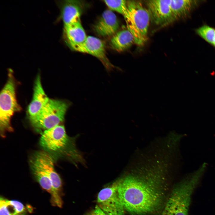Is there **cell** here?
<instances>
[{
	"instance_id": "obj_16",
	"label": "cell",
	"mask_w": 215,
	"mask_h": 215,
	"mask_svg": "<svg viewBox=\"0 0 215 215\" xmlns=\"http://www.w3.org/2000/svg\"><path fill=\"white\" fill-rule=\"evenodd\" d=\"M198 1L171 0V22L187 15L197 4Z\"/></svg>"
},
{
	"instance_id": "obj_8",
	"label": "cell",
	"mask_w": 215,
	"mask_h": 215,
	"mask_svg": "<svg viewBox=\"0 0 215 215\" xmlns=\"http://www.w3.org/2000/svg\"><path fill=\"white\" fill-rule=\"evenodd\" d=\"M71 49L74 51L87 53L96 57L102 62L108 72L112 70L115 68L106 56L104 43L96 37L87 36L83 43Z\"/></svg>"
},
{
	"instance_id": "obj_9",
	"label": "cell",
	"mask_w": 215,
	"mask_h": 215,
	"mask_svg": "<svg viewBox=\"0 0 215 215\" xmlns=\"http://www.w3.org/2000/svg\"><path fill=\"white\" fill-rule=\"evenodd\" d=\"M171 0H150L146 1L150 19L156 24L164 26L171 23Z\"/></svg>"
},
{
	"instance_id": "obj_19",
	"label": "cell",
	"mask_w": 215,
	"mask_h": 215,
	"mask_svg": "<svg viewBox=\"0 0 215 215\" xmlns=\"http://www.w3.org/2000/svg\"><path fill=\"white\" fill-rule=\"evenodd\" d=\"M196 32L205 40L214 46L215 29L208 25H205L197 29Z\"/></svg>"
},
{
	"instance_id": "obj_2",
	"label": "cell",
	"mask_w": 215,
	"mask_h": 215,
	"mask_svg": "<svg viewBox=\"0 0 215 215\" xmlns=\"http://www.w3.org/2000/svg\"><path fill=\"white\" fill-rule=\"evenodd\" d=\"M203 163L196 171L177 184L170 192L162 215H188L191 196L207 168Z\"/></svg>"
},
{
	"instance_id": "obj_13",
	"label": "cell",
	"mask_w": 215,
	"mask_h": 215,
	"mask_svg": "<svg viewBox=\"0 0 215 215\" xmlns=\"http://www.w3.org/2000/svg\"><path fill=\"white\" fill-rule=\"evenodd\" d=\"M42 164L46 174L51 180L54 188L59 193L62 187L61 179L55 170L52 157L43 151L35 153Z\"/></svg>"
},
{
	"instance_id": "obj_11",
	"label": "cell",
	"mask_w": 215,
	"mask_h": 215,
	"mask_svg": "<svg viewBox=\"0 0 215 215\" xmlns=\"http://www.w3.org/2000/svg\"><path fill=\"white\" fill-rule=\"evenodd\" d=\"M42 87L39 74L35 81L32 99L27 110L29 119L36 115L45 105L49 99Z\"/></svg>"
},
{
	"instance_id": "obj_6",
	"label": "cell",
	"mask_w": 215,
	"mask_h": 215,
	"mask_svg": "<svg viewBox=\"0 0 215 215\" xmlns=\"http://www.w3.org/2000/svg\"><path fill=\"white\" fill-rule=\"evenodd\" d=\"M40 143L44 149L52 151H57L66 148L78 150L74 139L70 138L67 135L63 125H59L45 130L41 137Z\"/></svg>"
},
{
	"instance_id": "obj_12",
	"label": "cell",
	"mask_w": 215,
	"mask_h": 215,
	"mask_svg": "<svg viewBox=\"0 0 215 215\" xmlns=\"http://www.w3.org/2000/svg\"><path fill=\"white\" fill-rule=\"evenodd\" d=\"M64 32L65 41L71 48L83 43L87 37L80 20L64 26Z\"/></svg>"
},
{
	"instance_id": "obj_15",
	"label": "cell",
	"mask_w": 215,
	"mask_h": 215,
	"mask_svg": "<svg viewBox=\"0 0 215 215\" xmlns=\"http://www.w3.org/2000/svg\"><path fill=\"white\" fill-rule=\"evenodd\" d=\"M135 43L133 36L128 29L117 32L112 36L110 46L114 50L121 52L128 49Z\"/></svg>"
},
{
	"instance_id": "obj_18",
	"label": "cell",
	"mask_w": 215,
	"mask_h": 215,
	"mask_svg": "<svg viewBox=\"0 0 215 215\" xmlns=\"http://www.w3.org/2000/svg\"><path fill=\"white\" fill-rule=\"evenodd\" d=\"M109 10L116 11L123 16L127 14L128 10L127 1L124 0H104Z\"/></svg>"
},
{
	"instance_id": "obj_1",
	"label": "cell",
	"mask_w": 215,
	"mask_h": 215,
	"mask_svg": "<svg viewBox=\"0 0 215 215\" xmlns=\"http://www.w3.org/2000/svg\"><path fill=\"white\" fill-rule=\"evenodd\" d=\"M165 158L133 169L117 180L125 211L131 215L162 213L169 194L168 163Z\"/></svg>"
},
{
	"instance_id": "obj_14",
	"label": "cell",
	"mask_w": 215,
	"mask_h": 215,
	"mask_svg": "<svg viewBox=\"0 0 215 215\" xmlns=\"http://www.w3.org/2000/svg\"><path fill=\"white\" fill-rule=\"evenodd\" d=\"M61 14L64 26L69 25L80 20L82 8L79 1H64L61 4Z\"/></svg>"
},
{
	"instance_id": "obj_3",
	"label": "cell",
	"mask_w": 215,
	"mask_h": 215,
	"mask_svg": "<svg viewBox=\"0 0 215 215\" xmlns=\"http://www.w3.org/2000/svg\"><path fill=\"white\" fill-rule=\"evenodd\" d=\"M127 13L124 17L127 29L134 38L137 45H143L148 39V32L150 19L148 9L138 1H127Z\"/></svg>"
},
{
	"instance_id": "obj_10",
	"label": "cell",
	"mask_w": 215,
	"mask_h": 215,
	"mask_svg": "<svg viewBox=\"0 0 215 215\" xmlns=\"http://www.w3.org/2000/svg\"><path fill=\"white\" fill-rule=\"evenodd\" d=\"M119 27L116 16L110 10H105L94 26L96 33L102 37L113 36L116 32Z\"/></svg>"
},
{
	"instance_id": "obj_4",
	"label": "cell",
	"mask_w": 215,
	"mask_h": 215,
	"mask_svg": "<svg viewBox=\"0 0 215 215\" xmlns=\"http://www.w3.org/2000/svg\"><path fill=\"white\" fill-rule=\"evenodd\" d=\"M70 105L67 101L50 99L40 112L30 120L36 128L45 130L50 129L64 121Z\"/></svg>"
},
{
	"instance_id": "obj_17",
	"label": "cell",
	"mask_w": 215,
	"mask_h": 215,
	"mask_svg": "<svg viewBox=\"0 0 215 215\" xmlns=\"http://www.w3.org/2000/svg\"><path fill=\"white\" fill-rule=\"evenodd\" d=\"M24 209L23 205L18 201L0 198V215H18Z\"/></svg>"
},
{
	"instance_id": "obj_21",
	"label": "cell",
	"mask_w": 215,
	"mask_h": 215,
	"mask_svg": "<svg viewBox=\"0 0 215 215\" xmlns=\"http://www.w3.org/2000/svg\"><path fill=\"white\" fill-rule=\"evenodd\" d=\"M214 46H215V44Z\"/></svg>"
},
{
	"instance_id": "obj_7",
	"label": "cell",
	"mask_w": 215,
	"mask_h": 215,
	"mask_svg": "<svg viewBox=\"0 0 215 215\" xmlns=\"http://www.w3.org/2000/svg\"><path fill=\"white\" fill-rule=\"evenodd\" d=\"M117 180L102 189L97 198V205L107 215H125L126 212L117 189Z\"/></svg>"
},
{
	"instance_id": "obj_5",
	"label": "cell",
	"mask_w": 215,
	"mask_h": 215,
	"mask_svg": "<svg viewBox=\"0 0 215 215\" xmlns=\"http://www.w3.org/2000/svg\"><path fill=\"white\" fill-rule=\"evenodd\" d=\"M16 82L13 72L9 70L7 80L0 95V122L2 129L10 127V120L14 113L21 110L16 96Z\"/></svg>"
},
{
	"instance_id": "obj_20",
	"label": "cell",
	"mask_w": 215,
	"mask_h": 215,
	"mask_svg": "<svg viewBox=\"0 0 215 215\" xmlns=\"http://www.w3.org/2000/svg\"><path fill=\"white\" fill-rule=\"evenodd\" d=\"M84 215H107L105 213L96 205L92 210L89 211Z\"/></svg>"
}]
</instances>
